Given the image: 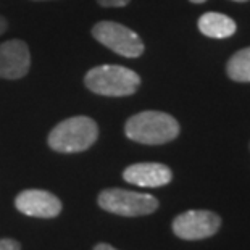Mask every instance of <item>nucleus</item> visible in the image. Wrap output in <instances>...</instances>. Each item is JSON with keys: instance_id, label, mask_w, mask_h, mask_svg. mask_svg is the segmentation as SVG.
I'll return each mask as SVG.
<instances>
[{"instance_id": "obj_11", "label": "nucleus", "mask_w": 250, "mask_h": 250, "mask_svg": "<svg viewBox=\"0 0 250 250\" xmlns=\"http://www.w3.org/2000/svg\"><path fill=\"white\" fill-rule=\"evenodd\" d=\"M228 76L237 83H250V47L236 52L228 62Z\"/></svg>"}, {"instance_id": "obj_14", "label": "nucleus", "mask_w": 250, "mask_h": 250, "mask_svg": "<svg viewBox=\"0 0 250 250\" xmlns=\"http://www.w3.org/2000/svg\"><path fill=\"white\" fill-rule=\"evenodd\" d=\"M94 250H118V249H115L113 246H110V244L100 242V244H97V246L94 247Z\"/></svg>"}, {"instance_id": "obj_10", "label": "nucleus", "mask_w": 250, "mask_h": 250, "mask_svg": "<svg viewBox=\"0 0 250 250\" xmlns=\"http://www.w3.org/2000/svg\"><path fill=\"white\" fill-rule=\"evenodd\" d=\"M199 29L207 37L213 39H226L231 37L237 29L236 21L218 12H208L199 18Z\"/></svg>"}, {"instance_id": "obj_6", "label": "nucleus", "mask_w": 250, "mask_h": 250, "mask_svg": "<svg viewBox=\"0 0 250 250\" xmlns=\"http://www.w3.org/2000/svg\"><path fill=\"white\" fill-rule=\"evenodd\" d=\"M221 218L208 210H189L173 220V232L184 241H200L215 236Z\"/></svg>"}, {"instance_id": "obj_8", "label": "nucleus", "mask_w": 250, "mask_h": 250, "mask_svg": "<svg viewBox=\"0 0 250 250\" xmlns=\"http://www.w3.org/2000/svg\"><path fill=\"white\" fill-rule=\"evenodd\" d=\"M31 55L26 42L20 39L0 44V78L20 79L28 74Z\"/></svg>"}, {"instance_id": "obj_9", "label": "nucleus", "mask_w": 250, "mask_h": 250, "mask_svg": "<svg viewBox=\"0 0 250 250\" xmlns=\"http://www.w3.org/2000/svg\"><path fill=\"white\" fill-rule=\"evenodd\" d=\"M171 178V169L162 163H134L123 171L126 183L139 188H162L167 186Z\"/></svg>"}, {"instance_id": "obj_7", "label": "nucleus", "mask_w": 250, "mask_h": 250, "mask_svg": "<svg viewBox=\"0 0 250 250\" xmlns=\"http://www.w3.org/2000/svg\"><path fill=\"white\" fill-rule=\"evenodd\" d=\"M15 207L23 215L33 218H55L62 211L60 199L41 189H28L20 192L15 199Z\"/></svg>"}, {"instance_id": "obj_16", "label": "nucleus", "mask_w": 250, "mask_h": 250, "mask_svg": "<svg viewBox=\"0 0 250 250\" xmlns=\"http://www.w3.org/2000/svg\"><path fill=\"white\" fill-rule=\"evenodd\" d=\"M190 2H192V3H204L205 0H190Z\"/></svg>"}, {"instance_id": "obj_5", "label": "nucleus", "mask_w": 250, "mask_h": 250, "mask_svg": "<svg viewBox=\"0 0 250 250\" xmlns=\"http://www.w3.org/2000/svg\"><path fill=\"white\" fill-rule=\"evenodd\" d=\"M92 36L95 41L121 57L136 58L144 54V44L139 34L125 24L115 21H99L92 28Z\"/></svg>"}, {"instance_id": "obj_17", "label": "nucleus", "mask_w": 250, "mask_h": 250, "mask_svg": "<svg viewBox=\"0 0 250 250\" xmlns=\"http://www.w3.org/2000/svg\"><path fill=\"white\" fill-rule=\"evenodd\" d=\"M234 2H247V0H234Z\"/></svg>"}, {"instance_id": "obj_4", "label": "nucleus", "mask_w": 250, "mask_h": 250, "mask_svg": "<svg viewBox=\"0 0 250 250\" xmlns=\"http://www.w3.org/2000/svg\"><path fill=\"white\" fill-rule=\"evenodd\" d=\"M97 202L102 210L120 216H144L158 208V200L153 195L120 188L102 190Z\"/></svg>"}, {"instance_id": "obj_2", "label": "nucleus", "mask_w": 250, "mask_h": 250, "mask_svg": "<svg viewBox=\"0 0 250 250\" xmlns=\"http://www.w3.org/2000/svg\"><path fill=\"white\" fill-rule=\"evenodd\" d=\"M99 137V126L89 116H73L58 123L49 134V147L60 153H78L92 147Z\"/></svg>"}, {"instance_id": "obj_13", "label": "nucleus", "mask_w": 250, "mask_h": 250, "mask_svg": "<svg viewBox=\"0 0 250 250\" xmlns=\"http://www.w3.org/2000/svg\"><path fill=\"white\" fill-rule=\"evenodd\" d=\"M131 0H97L99 5L102 7H126Z\"/></svg>"}, {"instance_id": "obj_1", "label": "nucleus", "mask_w": 250, "mask_h": 250, "mask_svg": "<svg viewBox=\"0 0 250 250\" xmlns=\"http://www.w3.org/2000/svg\"><path fill=\"white\" fill-rule=\"evenodd\" d=\"M125 134L131 141L146 146H162L174 141L179 134V123L163 111H141L126 121Z\"/></svg>"}, {"instance_id": "obj_15", "label": "nucleus", "mask_w": 250, "mask_h": 250, "mask_svg": "<svg viewBox=\"0 0 250 250\" xmlns=\"http://www.w3.org/2000/svg\"><path fill=\"white\" fill-rule=\"evenodd\" d=\"M7 26H8V24H7V20L0 17V34L5 33V31H7Z\"/></svg>"}, {"instance_id": "obj_12", "label": "nucleus", "mask_w": 250, "mask_h": 250, "mask_svg": "<svg viewBox=\"0 0 250 250\" xmlns=\"http://www.w3.org/2000/svg\"><path fill=\"white\" fill-rule=\"evenodd\" d=\"M0 250H21V244L15 239H0Z\"/></svg>"}, {"instance_id": "obj_3", "label": "nucleus", "mask_w": 250, "mask_h": 250, "mask_svg": "<svg viewBox=\"0 0 250 250\" xmlns=\"http://www.w3.org/2000/svg\"><path fill=\"white\" fill-rule=\"evenodd\" d=\"M84 84L94 94L105 95V97H126L139 89L141 78L129 68L120 65H102L86 73Z\"/></svg>"}]
</instances>
